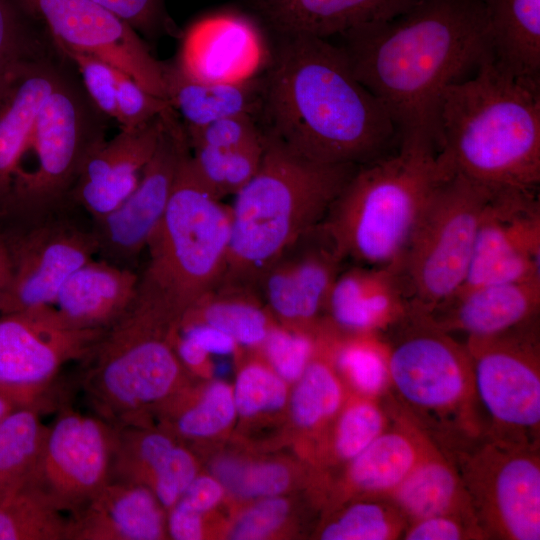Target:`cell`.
<instances>
[{
    "label": "cell",
    "instance_id": "obj_1",
    "mask_svg": "<svg viewBox=\"0 0 540 540\" xmlns=\"http://www.w3.org/2000/svg\"><path fill=\"white\" fill-rule=\"evenodd\" d=\"M335 38L356 78L387 110L398 142L439 147L444 90L493 56L479 0H418L397 16Z\"/></svg>",
    "mask_w": 540,
    "mask_h": 540
},
{
    "label": "cell",
    "instance_id": "obj_2",
    "mask_svg": "<svg viewBox=\"0 0 540 540\" xmlns=\"http://www.w3.org/2000/svg\"><path fill=\"white\" fill-rule=\"evenodd\" d=\"M264 77L267 128L299 155L360 166L397 146L387 110L330 40L279 37Z\"/></svg>",
    "mask_w": 540,
    "mask_h": 540
},
{
    "label": "cell",
    "instance_id": "obj_3",
    "mask_svg": "<svg viewBox=\"0 0 540 540\" xmlns=\"http://www.w3.org/2000/svg\"><path fill=\"white\" fill-rule=\"evenodd\" d=\"M539 83L513 75L490 56L444 90L438 139L455 173L493 189H537Z\"/></svg>",
    "mask_w": 540,
    "mask_h": 540
},
{
    "label": "cell",
    "instance_id": "obj_4",
    "mask_svg": "<svg viewBox=\"0 0 540 540\" xmlns=\"http://www.w3.org/2000/svg\"><path fill=\"white\" fill-rule=\"evenodd\" d=\"M357 168L309 160L266 128L260 165L230 206L229 249L220 282L257 288L277 256L325 219Z\"/></svg>",
    "mask_w": 540,
    "mask_h": 540
},
{
    "label": "cell",
    "instance_id": "obj_5",
    "mask_svg": "<svg viewBox=\"0 0 540 540\" xmlns=\"http://www.w3.org/2000/svg\"><path fill=\"white\" fill-rule=\"evenodd\" d=\"M454 173L440 147L398 142L358 166L323 222L346 261L394 268L433 194Z\"/></svg>",
    "mask_w": 540,
    "mask_h": 540
},
{
    "label": "cell",
    "instance_id": "obj_6",
    "mask_svg": "<svg viewBox=\"0 0 540 540\" xmlns=\"http://www.w3.org/2000/svg\"><path fill=\"white\" fill-rule=\"evenodd\" d=\"M388 329L395 331L386 341L390 385L403 414L443 451L481 439L485 426L466 344L412 310Z\"/></svg>",
    "mask_w": 540,
    "mask_h": 540
},
{
    "label": "cell",
    "instance_id": "obj_7",
    "mask_svg": "<svg viewBox=\"0 0 540 540\" xmlns=\"http://www.w3.org/2000/svg\"><path fill=\"white\" fill-rule=\"evenodd\" d=\"M189 156L178 173L169 203L150 235L148 260L137 295L179 322L214 288L225 272L231 208L196 174Z\"/></svg>",
    "mask_w": 540,
    "mask_h": 540
},
{
    "label": "cell",
    "instance_id": "obj_8",
    "mask_svg": "<svg viewBox=\"0 0 540 540\" xmlns=\"http://www.w3.org/2000/svg\"><path fill=\"white\" fill-rule=\"evenodd\" d=\"M178 325L138 296L82 360L80 382L95 414L114 427L145 423L181 381Z\"/></svg>",
    "mask_w": 540,
    "mask_h": 540
},
{
    "label": "cell",
    "instance_id": "obj_9",
    "mask_svg": "<svg viewBox=\"0 0 540 540\" xmlns=\"http://www.w3.org/2000/svg\"><path fill=\"white\" fill-rule=\"evenodd\" d=\"M108 119L68 57L34 122L28 148L35 150L36 167L14 182L6 216L33 215L71 200L84 164L106 140Z\"/></svg>",
    "mask_w": 540,
    "mask_h": 540
},
{
    "label": "cell",
    "instance_id": "obj_10",
    "mask_svg": "<svg viewBox=\"0 0 540 540\" xmlns=\"http://www.w3.org/2000/svg\"><path fill=\"white\" fill-rule=\"evenodd\" d=\"M493 190L458 173L437 188L394 267L410 310L428 314L459 291Z\"/></svg>",
    "mask_w": 540,
    "mask_h": 540
},
{
    "label": "cell",
    "instance_id": "obj_11",
    "mask_svg": "<svg viewBox=\"0 0 540 540\" xmlns=\"http://www.w3.org/2000/svg\"><path fill=\"white\" fill-rule=\"evenodd\" d=\"M15 218L11 231H0L12 262L0 315L52 305L63 282L97 254L93 219L72 200Z\"/></svg>",
    "mask_w": 540,
    "mask_h": 540
},
{
    "label": "cell",
    "instance_id": "obj_12",
    "mask_svg": "<svg viewBox=\"0 0 540 540\" xmlns=\"http://www.w3.org/2000/svg\"><path fill=\"white\" fill-rule=\"evenodd\" d=\"M538 317L498 335L467 338L477 399L489 418L485 437L538 447Z\"/></svg>",
    "mask_w": 540,
    "mask_h": 540
},
{
    "label": "cell",
    "instance_id": "obj_13",
    "mask_svg": "<svg viewBox=\"0 0 540 540\" xmlns=\"http://www.w3.org/2000/svg\"><path fill=\"white\" fill-rule=\"evenodd\" d=\"M451 455L486 539H540L538 447L486 437Z\"/></svg>",
    "mask_w": 540,
    "mask_h": 540
},
{
    "label": "cell",
    "instance_id": "obj_14",
    "mask_svg": "<svg viewBox=\"0 0 540 540\" xmlns=\"http://www.w3.org/2000/svg\"><path fill=\"white\" fill-rule=\"evenodd\" d=\"M114 440V426L101 417L62 406L26 486L60 512H76L111 480Z\"/></svg>",
    "mask_w": 540,
    "mask_h": 540
},
{
    "label": "cell",
    "instance_id": "obj_15",
    "mask_svg": "<svg viewBox=\"0 0 540 540\" xmlns=\"http://www.w3.org/2000/svg\"><path fill=\"white\" fill-rule=\"evenodd\" d=\"M62 47L97 57L167 99L166 63L124 19L93 0H18Z\"/></svg>",
    "mask_w": 540,
    "mask_h": 540
},
{
    "label": "cell",
    "instance_id": "obj_16",
    "mask_svg": "<svg viewBox=\"0 0 540 540\" xmlns=\"http://www.w3.org/2000/svg\"><path fill=\"white\" fill-rule=\"evenodd\" d=\"M189 154L185 128L170 108L162 115L156 149L136 188L114 210L93 219L97 258L137 270L139 256L167 208L180 168Z\"/></svg>",
    "mask_w": 540,
    "mask_h": 540
},
{
    "label": "cell",
    "instance_id": "obj_17",
    "mask_svg": "<svg viewBox=\"0 0 540 540\" xmlns=\"http://www.w3.org/2000/svg\"><path fill=\"white\" fill-rule=\"evenodd\" d=\"M104 330L80 329L51 305L0 315V385L49 394L60 369L81 362Z\"/></svg>",
    "mask_w": 540,
    "mask_h": 540
},
{
    "label": "cell",
    "instance_id": "obj_18",
    "mask_svg": "<svg viewBox=\"0 0 540 540\" xmlns=\"http://www.w3.org/2000/svg\"><path fill=\"white\" fill-rule=\"evenodd\" d=\"M529 280H540L536 190L494 189L482 214L465 281L457 293L488 284Z\"/></svg>",
    "mask_w": 540,
    "mask_h": 540
},
{
    "label": "cell",
    "instance_id": "obj_19",
    "mask_svg": "<svg viewBox=\"0 0 540 540\" xmlns=\"http://www.w3.org/2000/svg\"><path fill=\"white\" fill-rule=\"evenodd\" d=\"M346 262L322 221L310 228L266 268L257 289L271 314L286 323H313L326 305Z\"/></svg>",
    "mask_w": 540,
    "mask_h": 540
},
{
    "label": "cell",
    "instance_id": "obj_20",
    "mask_svg": "<svg viewBox=\"0 0 540 540\" xmlns=\"http://www.w3.org/2000/svg\"><path fill=\"white\" fill-rule=\"evenodd\" d=\"M271 58L272 50L254 20L220 11L188 27L174 63L198 81L238 83L265 74Z\"/></svg>",
    "mask_w": 540,
    "mask_h": 540
},
{
    "label": "cell",
    "instance_id": "obj_21",
    "mask_svg": "<svg viewBox=\"0 0 540 540\" xmlns=\"http://www.w3.org/2000/svg\"><path fill=\"white\" fill-rule=\"evenodd\" d=\"M162 115L137 128L121 129L89 156L72 190L71 200L92 219L114 210L136 188L156 149Z\"/></svg>",
    "mask_w": 540,
    "mask_h": 540
},
{
    "label": "cell",
    "instance_id": "obj_22",
    "mask_svg": "<svg viewBox=\"0 0 540 540\" xmlns=\"http://www.w3.org/2000/svg\"><path fill=\"white\" fill-rule=\"evenodd\" d=\"M67 60L59 45L52 54L17 68L0 87V214L3 216L10 207L14 181L38 110Z\"/></svg>",
    "mask_w": 540,
    "mask_h": 540
},
{
    "label": "cell",
    "instance_id": "obj_23",
    "mask_svg": "<svg viewBox=\"0 0 540 540\" xmlns=\"http://www.w3.org/2000/svg\"><path fill=\"white\" fill-rule=\"evenodd\" d=\"M166 510L148 488L110 480L68 517L65 540H158L167 531Z\"/></svg>",
    "mask_w": 540,
    "mask_h": 540
},
{
    "label": "cell",
    "instance_id": "obj_24",
    "mask_svg": "<svg viewBox=\"0 0 540 540\" xmlns=\"http://www.w3.org/2000/svg\"><path fill=\"white\" fill-rule=\"evenodd\" d=\"M539 309L540 280H529L462 291L423 315L447 333L462 332L467 338H484L538 317Z\"/></svg>",
    "mask_w": 540,
    "mask_h": 540
},
{
    "label": "cell",
    "instance_id": "obj_25",
    "mask_svg": "<svg viewBox=\"0 0 540 540\" xmlns=\"http://www.w3.org/2000/svg\"><path fill=\"white\" fill-rule=\"evenodd\" d=\"M409 310L395 269L359 264L342 269L326 305L333 323L353 333L387 330Z\"/></svg>",
    "mask_w": 540,
    "mask_h": 540
},
{
    "label": "cell",
    "instance_id": "obj_26",
    "mask_svg": "<svg viewBox=\"0 0 540 540\" xmlns=\"http://www.w3.org/2000/svg\"><path fill=\"white\" fill-rule=\"evenodd\" d=\"M139 279L137 270L93 258L63 282L52 306L76 328L105 330L132 305Z\"/></svg>",
    "mask_w": 540,
    "mask_h": 540
},
{
    "label": "cell",
    "instance_id": "obj_27",
    "mask_svg": "<svg viewBox=\"0 0 540 540\" xmlns=\"http://www.w3.org/2000/svg\"><path fill=\"white\" fill-rule=\"evenodd\" d=\"M417 1L256 0V6L278 37L331 39L352 28L397 16Z\"/></svg>",
    "mask_w": 540,
    "mask_h": 540
},
{
    "label": "cell",
    "instance_id": "obj_28",
    "mask_svg": "<svg viewBox=\"0 0 540 540\" xmlns=\"http://www.w3.org/2000/svg\"><path fill=\"white\" fill-rule=\"evenodd\" d=\"M265 74L238 83L202 82L166 63L167 99L185 128L206 125L221 118L264 116Z\"/></svg>",
    "mask_w": 540,
    "mask_h": 540
},
{
    "label": "cell",
    "instance_id": "obj_29",
    "mask_svg": "<svg viewBox=\"0 0 540 540\" xmlns=\"http://www.w3.org/2000/svg\"><path fill=\"white\" fill-rule=\"evenodd\" d=\"M432 442L408 417L400 414L392 426L389 424L350 461L348 481L358 491L389 498Z\"/></svg>",
    "mask_w": 540,
    "mask_h": 540
},
{
    "label": "cell",
    "instance_id": "obj_30",
    "mask_svg": "<svg viewBox=\"0 0 540 540\" xmlns=\"http://www.w3.org/2000/svg\"><path fill=\"white\" fill-rule=\"evenodd\" d=\"M389 498L409 522L437 515L476 521L456 464L434 442Z\"/></svg>",
    "mask_w": 540,
    "mask_h": 540
},
{
    "label": "cell",
    "instance_id": "obj_31",
    "mask_svg": "<svg viewBox=\"0 0 540 540\" xmlns=\"http://www.w3.org/2000/svg\"><path fill=\"white\" fill-rule=\"evenodd\" d=\"M494 59L513 75L540 80V0H479Z\"/></svg>",
    "mask_w": 540,
    "mask_h": 540
},
{
    "label": "cell",
    "instance_id": "obj_32",
    "mask_svg": "<svg viewBox=\"0 0 540 540\" xmlns=\"http://www.w3.org/2000/svg\"><path fill=\"white\" fill-rule=\"evenodd\" d=\"M270 316L273 315L256 287L220 282L184 313L179 325L208 324L230 335L238 344L257 346L262 345L274 326Z\"/></svg>",
    "mask_w": 540,
    "mask_h": 540
},
{
    "label": "cell",
    "instance_id": "obj_33",
    "mask_svg": "<svg viewBox=\"0 0 540 540\" xmlns=\"http://www.w3.org/2000/svg\"><path fill=\"white\" fill-rule=\"evenodd\" d=\"M50 407H20L0 420V500L25 487L47 432L41 415Z\"/></svg>",
    "mask_w": 540,
    "mask_h": 540
},
{
    "label": "cell",
    "instance_id": "obj_34",
    "mask_svg": "<svg viewBox=\"0 0 540 540\" xmlns=\"http://www.w3.org/2000/svg\"><path fill=\"white\" fill-rule=\"evenodd\" d=\"M68 517L25 486L0 500V540H65Z\"/></svg>",
    "mask_w": 540,
    "mask_h": 540
},
{
    "label": "cell",
    "instance_id": "obj_35",
    "mask_svg": "<svg viewBox=\"0 0 540 540\" xmlns=\"http://www.w3.org/2000/svg\"><path fill=\"white\" fill-rule=\"evenodd\" d=\"M266 133V132H265ZM260 144L233 150L190 147L192 166L206 188L218 199L235 195L256 173L264 152Z\"/></svg>",
    "mask_w": 540,
    "mask_h": 540
},
{
    "label": "cell",
    "instance_id": "obj_36",
    "mask_svg": "<svg viewBox=\"0 0 540 540\" xmlns=\"http://www.w3.org/2000/svg\"><path fill=\"white\" fill-rule=\"evenodd\" d=\"M58 48L47 29L18 0H0V71L9 74L20 66L50 55Z\"/></svg>",
    "mask_w": 540,
    "mask_h": 540
},
{
    "label": "cell",
    "instance_id": "obj_37",
    "mask_svg": "<svg viewBox=\"0 0 540 540\" xmlns=\"http://www.w3.org/2000/svg\"><path fill=\"white\" fill-rule=\"evenodd\" d=\"M377 333H355L338 343L331 358L353 387L366 397L383 395L390 386L388 346Z\"/></svg>",
    "mask_w": 540,
    "mask_h": 540
},
{
    "label": "cell",
    "instance_id": "obj_38",
    "mask_svg": "<svg viewBox=\"0 0 540 540\" xmlns=\"http://www.w3.org/2000/svg\"><path fill=\"white\" fill-rule=\"evenodd\" d=\"M408 519L387 497L347 508L321 533L324 540H394L401 538Z\"/></svg>",
    "mask_w": 540,
    "mask_h": 540
},
{
    "label": "cell",
    "instance_id": "obj_39",
    "mask_svg": "<svg viewBox=\"0 0 540 540\" xmlns=\"http://www.w3.org/2000/svg\"><path fill=\"white\" fill-rule=\"evenodd\" d=\"M342 401V387L331 365L313 356L298 379L292 396L295 422L302 427H314L333 416Z\"/></svg>",
    "mask_w": 540,
    "mask_h": 540
},
{
    "label": "cell",
    "instance_id": "obj_40",
    "mask_svg": "<svg viewBox=\"0 0 540 540\" xmlns=\"http://www.w3.org/2000/svg\"><path fill=\"white\" fill-rule=\"evenodd\" d=\"M177 408L173 426L179 435L189 438L208 437L223 430L236 413L233 391L221 382L211 384L197 402Z\"/></svg>",
    "mask_w": 540,
    "mask_h": 540
},
{
    "label": "cell",
    "instance_id": "obj_41",
    "mask_svg": "<svg viewBox=\"0 0 540 540\" xmlns=\"http://www.w3.org/2000/svg\"><path fill=\"white\" fill-rule=\"evenodd\" d=\"M375 399L364 396L343 410L333 443L338 458L351 461L389 426L385 409Z\"/></svg>",
    "mask_w": 540,
    "mask_h": 540
},
{
    "label": "cell",
    "instance_id": "obj_42",
    "mask_svg": "<svg viewBox=\"0 0 540 540\" xmlns=\"http://www.w3.org/2000/svg\"><path fill=\"white\" fill-rule=\"evenodd\" d=\"M215 473L221 484L244 497H273L289 484L287 469L277 463L244 464L221 460L215 465Z\"/></svg>",
    "mask_w": 540,
    "mask_h": 540
},
{
    "label": "cell",
    "instance_id": "obj_43",
    "mask_svg": "<svg viewBox=\"0 0 540 540\" xmlns=\"http://www.w3.org/2000/svg\"><path fill=\"white\" fill-rule=\"evenodd\" d=\"M286 394L284 379L259 363L248 364L240 371L233 391L236 411L243 416L281 408Z\"/></svg>",
    "mask_w": 540,
    "mask_h": 540
},
{
    "label": "cell",
    "instance_id": "obj_44",
    "mask_svg": "<svg viewBox=\"0 0 540 540\" xmlns=\"http://www.w3.org/2000/svg\"><path fill=\"white\" fill-rule=\"evenodd\" d=\"M273 370L284 380H298L315 352L312 338L302 331L273 326L262 343Z\"/></svg>",
    "mask_w": 540,
    "mask_h": 540
},
{
    "label": "cell",
    "instance_id": "obj_45",
    "mask_svg": "<svg viewBox=\"0 0 540 540\" xmlns=\"http://www.w3.org/2000/svg\"><path fill=\"white\" fill-rule=\"evenodd\" d=\"M185 131L190 147L203 145L233 150L262 143L266 129L260 127L254 116L236 115L200 127L185 128Z\"/></svg>",
    "mask_w": 540,
    "mask_h": 540
},
{
    "label": "cell",
    "instance_id": "obj_46",
    "mask_svg": "<svg viewBox=\"0 0 540 540\" xmlns=\"http://www.w3.org/2000/svg\"><path fill=\"white\" fill-rule=\"evenodd\" d=\"M62 49L74 64L92 103L107 118L115 120L117 113L116 93L120 70L92 55L64 47Z\"/></svg>",
    "mask_w": 540,
    "mask_h": 540
},
{
    "label": "cell",
    "instance_id": "obj_47",
    "mask_svg": "<svg viewBox=\"0 0 540 540\" xmlns=\"http://www.w3.org/2000/svg\"><path fill=\"white\" fill-rule=\"evenodd\" d=\"M116 106L115 120L121 129L137 128L171 108L169 101L148 92L122 71L118 75Z\"/></svg>",
    "mask_w": 540,
    "mask_h": 540
},
{
    "label": "cell",
    "instance_id": "obj_48",
    "mask_svg": "<svg viewBox=\"0 0 540 540\" xmlns=\"http://www.w3.org/2000/svg\"><path fill=\"white\" fill-rule=\"evenodd\" d=\"M401 538L405 540L486 539L475 520L458 515H437L410 521Z\"/></svg>",
    "mask_w": 540,
    "mask_h": 540
},
{
    "label": "cell",
    "instance_id": "obj_49",
    "mask_svg": "<svg viewBox=\"0 0 540 540\" xmlns=\"http://www.w3.org/2000/svg\"><path fill=\"white\" fill-rule=\"evenodd\" d=\"M128 22L140 35L156 37L169 30L164 0H93Z\"/></svg>",
    "mask_w": 540,
    "mask_h": 540
},
{
    "label": "cell",
    "instance_id": "obj_50",
    "mask_svg": "<svg viewBox=\"0 0 540 540\" xmlns=\"http://www.w3.org/2000/svg\"><path fill=\"white\" fill-rule=\"evenodd\" d=\"M288 504L282 498L269 497L247 510L235 523L230 537L238 540L262 539L285 520Z\"/></svg>",
    "mask_w": 540,
    "mask_h": 540
},
{
    "label": "cell",
    "instance_id": "obj_51",
    "mask_svg": "<svg viewBox=\"0 0 540 540\" xmlns=\"http://www.w3.org/2000/svg\"><path fill=\"white\" fill-rule=\"evenodd\" d=\"M223 486L209 476H196L175 504L203 516L222 498Z\"/></svg>",
    "mask_w": 540,
    "mask_h": 540
},
{
    "label": "cell",
    "instance_id": "obj_52",
    "mask_svg": "<svg viewBox=\"0 0 540 540\" xmlns=\"http://www.w3.org/2000/svg\"><path fill=\"white\" fill-rule=\"evenodd\" d=\"M178 331L195 341L208 354H231L238 344L230 335L204 323L181 324Z\"/></svg>",
    "mask_w": 540,
    "mask_h": 540
},
{
    "label": "cell",
    "instance_id": "obj_53",
    "mask_svg": "<svg viewBox=\"0 0 540 540\" xmlns=\"http://www.w3.org/2000/svg\"><path fill=\"white\" fill-rule=\"evenodd\" d=\"M167 532L176 540H198L203 536L202 515L179 504L168 510Z\"/></svg>",
    "mask_w": 540,
    "mask_h": 540
},
{
    "label": "cell",
    "instance_id": "obj_54",
    "mask_svg": "<svg viewBox=\"0 0 540 540\" xmlns=\"http://www.w3.org/2000/svg\"><path fill=\"white\" fill-rule=\"evenodd\" d=\"M48 394H35L7 388L0 385V420L12 411L29 405L53 407Z\"/></svg>",
    "mask_w": 540,
    "mask_h": 540
},
{
    "label": "cell",
    "instance_id": "obj_55",
    "mask_svg": "<svg viewBox=\"0 0 540 540\" xmlns=\"http://www.w3.org/2000/svg\"><path fill=\"white\" fill-rule=\"evenodd\" d=\"M12 274L11 255L7 242L0 232V300L6 291Z\"/></svg>",
    "mask_w": 540,
    "mask_h": 540
}]
</instances>
